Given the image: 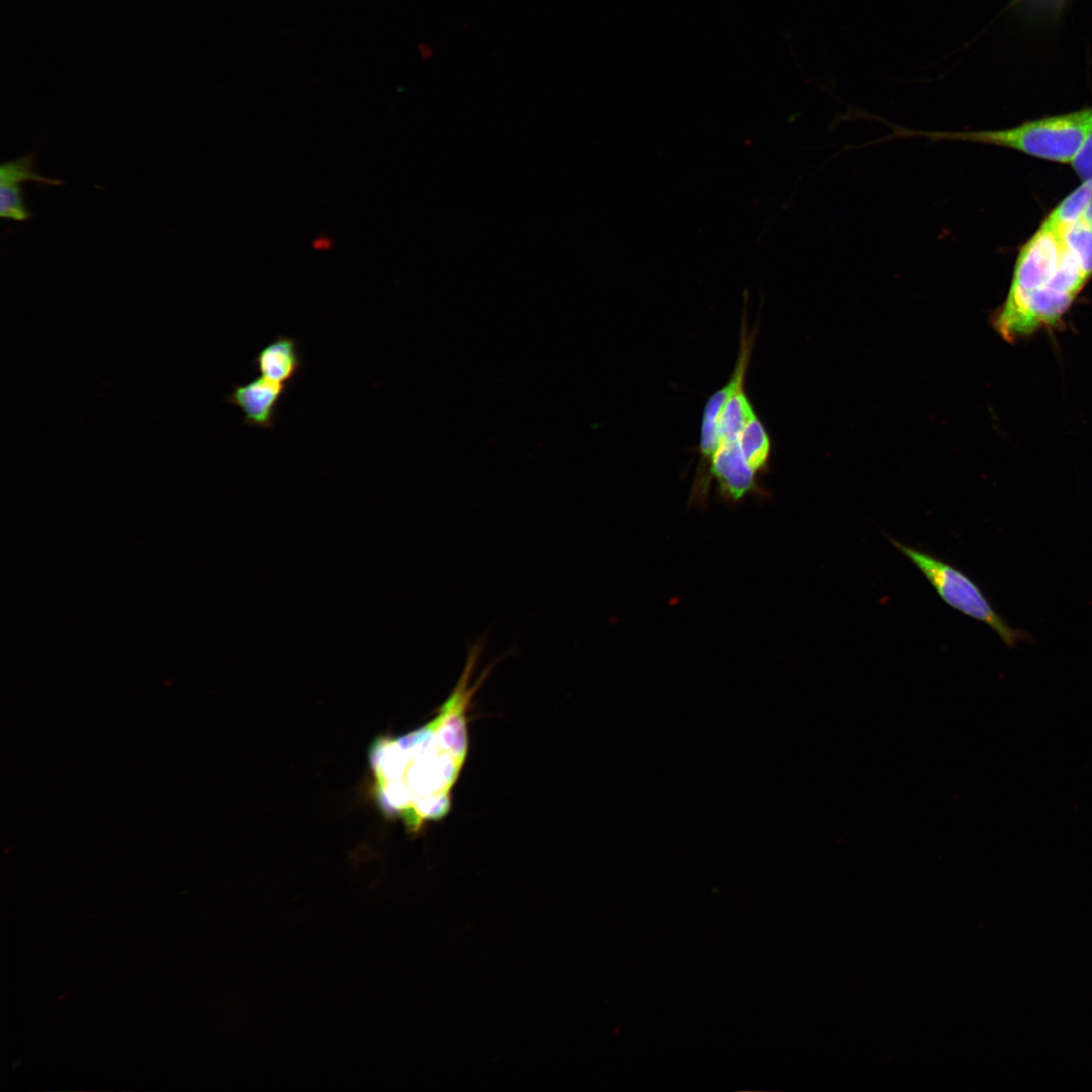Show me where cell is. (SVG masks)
<instances>
[{"label":"cell","mask_w":1092,"mask_h":1092,"mask_svg":"<svg viewBox=\"0 0 1092 1092\" xmlns=\"http://www.w3.org/2000/svg\"><path fill=\"white\" fill-rule=\"evenodd\" d=\"M1091 201L1092 179L1083 181L1079 187L1060 201L1040 226L1059 233L1062 228L1081 219Z\"/></svg>","instance_id":"obj_11"},{"label":"cell","mask_w":1092,"mask_h":1092,"mask_svg":"<svg viewBox=\"0 0 1092 1092\" xmlns=\"http://www.w3.org/2000/svg\"><path fill=\"white\" fill-rule=\"evenodd\" d=\"M288 387L289 384L260 375L245 384H234L224 400L243 412L244 425L270 429Z\"/></svg>","instance_id":"obj_6"},{"label":"cell","mask_w":1092,"mask_h":1092,"mask_svg":"<svg viewBox=\"0 0 1092 1092\" xmlns=\"http://www.w3.org/2000/svg\"><path fill=\"white\" fill-rule=\"evenodd\" d=\"M333 239L327 235L317 236L313 242L312 247L317 251H327L333 247Z\"/></svg>","instance_id":"obj_16"},{"label":"cell","mask_w":1092,"mask_h":1092,"mask_svg":"<svg viewBox=\"0 0 1092 1092\" xmlns=\"http://www.w3.org/2000/svg\"><path fill=\"white\" fill-rule=\"evenodd\" d=\"M0 216L3 219L26 221L31 217L22 196L20 185L1 186Z\"/></svg>","instance_id":"obj_14"},{"label":"cell","mask_w":1092,"mask_h":1092,"mask_svg":"<svg viewBox=\"0 0 1092 1092\" xmlns=\"http://www.w3.org/2000/svg\"><path fill=\"white\" fill-rule=\"evenodd\" d=\"M756 415L746 394L745 383H742L732 392L722 408L718 424L720 443L737 440L745 425Z\"/></svg>","instance_id":"obj_10"},{"label":"cell","mask_w":1092,"mask_h":1092,"mask_svg":"<svg viewBox=\"0 0 1092 1092\" xmlns=\"http://www.w3.org/2000/svg\"><path fill=\"white\" fill-rule=\"evenodd\" d=\"M253 365L261 376L289 384L303 366L297 340L279 335L257 353Z\"/></svg>","instance_id":"obj_8"},{"label":"cell","mask_w":1092,"mask_h":1092,"mask_svg":"<svg viewBox=\"0 0 1092 1092\" xmlns=\"http://www.w3.org/2000/svg\"><path fill=\"white\" fill-rule=\"evenodd\" d=\"M1063 251L1059 233L1039 226L1019 250L1005 300L1043 291L1059 267Z\"/></svg>","instance_id":"obj_5"},{"label":"cell","mask_w":1092,"mask_h":1092,"mask_svg":"<svg viewBox=\"0 0 1092 1092\" xmlns=\"http://www.w3.org/2000/svg\"><path fill=\"white\" fill-rule=\"evenodd\" d=\"M35 182L49 186H61L63 182L43 176L35 170V155L29 153L4 162L0 166V186Z\"/></svg>","instance_id":"obj_13"},{"label":"cell","mask_w":1092,"mask_h":1092,"mask_svg":"<svg viewBox=\"0 0 1092 1092\" xmlns=\"http://www.w3.org/2000/svg\"><path fill=\"white\" fill-rule=\"evenodd\" d=\"M888 540L920 570L945 603L988 625L1007 647L1033 641L1029 632L1010 626L983 590L964 572L925 551L890 537Z\"/></svg>","instance_id":"obj_3"},{"label":"cell","mask_w":1092,"mask_h":1092,"mask_svg":"<svg viewBox=\"0 0 1092 1092\" xmlns=\"http://www.w3.org/2000/svg\"><path fill=\"white\" fill-rule=\"evenodd\" d=\"M755 337L756 331H748L746 315H743L739 351L734 370L726 384L710 395L703 410L698 448L700 459L691 493L695 500H703L708 495L711 483L709 478L710 464L720 444L718 432L720 415L732 392L740 384L745 383Z\"/></svg>","instance_id":"obj_4"},{"label":"cell","mask_w":1092,"mask_h":1092,"mask_svg":"<svg viewBox=\"0 0 1092 1092\" xmlns=\"http://www.w3.org/2000/svg\"><path fill=\"white\" fill-rule=\"evenodd\" d=\"M1070 164L1082 181L1092 179V129Z\"/></svg>","instance_id":"obj_15"},{"label":"cell","mask_w":1092,"mask_h":1092,"mask_svg":"<svg viewBox=\"0 0 1092 1092\" xmlns=\"http://www.w3.org/2000/svg\"><path fill=\"white\" fill-rule=\"evenodd\" d=\"M709 478L716 480L719 494L729 502L759 491L757 474L745 462L738 440L720 443L710 464Z\"/></svg>","instance_id":"obj_7"},{"label":"cell","mask_w":1092,"mask_h":1092,"mask_svg":"<svg viewBox=\"0 0 1092 1092\" xmlns=\"http://www.w3.org/2000/svg\"><path fill=\"white\" fill-rule=\"evenodd\" d=\"M1092 129V107L1024 122L1016 127L980 131H919L896 127L892 136L967 141L1005 147L1040 159L1071 163Z\"/></svg>","instance_id":"obj_2"},{"label":"cell","mask_w":1092,"mask_h":1092,"mask_svg":"<svg viewBox=\"0 0 1092 1092\" xmlns=\"http://www.w3.org/2000/svg\"><path fill=\"white\" fill-rule=\"evenodd\" d=\"M738 444L747 465L759 475L768 468L771 440L769 434L756 415L738 435Z\"/></svg>","instance_id":"obj_9"},{"label":"cell","mask_w":1092,"mask_h":1092,"mask_svg":"<svg viewBox=\"0 0 1092 1092\" xmlns=\"http://www.w3.org/2000/svg\"><path fill=\"white\" fill-rule=\"evenodd\" d=\"M1064 248L1076 259L1084 274L1092 276V230L1082 220L1059 231Z\"/></svg>","instance_id":"obj_12"},{"label":"cell","mask_w":1092,"mask_h":1092,"mask_svg":"<svg viewBox=\"0 0 1092 1092\" xmlns=\"http://www.w3.org/2000/svg\"><path fill=\"white\" fill-rule=\"evenodd\" d=\"M418 51H419V54H420L421 58H423L425 60H429L430 58L433 57V54H434L433 49L429 44H426V43H421L419 46V48H418Z\"/></svg>","instance_id":"obj_17"},{"label":"cell","mask_w":1092,"mask_h":1092,"mask_svg":"<svg viewBox=\"0 0 1092 1092\" xmlns=\"http://www.w3.org/2000/svg\"><path fill=\"white\" fill-rule=\"evenodd\" d=\"M1081 219L1092 230V201L1084 211Z\"/></svg>","instance_id":"obj_18"},{"label":"cell","mask_w":1092,"mask_h":1092,"mask_svg":"<svg viewBox=\"0 0 1092 1092\" xmlns=\"http://www.w3.org/2000/svg\"><path fill=\"white\" fill-rule=\"evenodd\" d=\"M487 635L467 644L464 669L435 716L399 736H381L369 749L374 798L382 813L418 833L451 810L452 790L469 748L468 711L478 689L503 657L471 684Z\"/></svg>","instance_id":"obj_1"}]
</instances>
